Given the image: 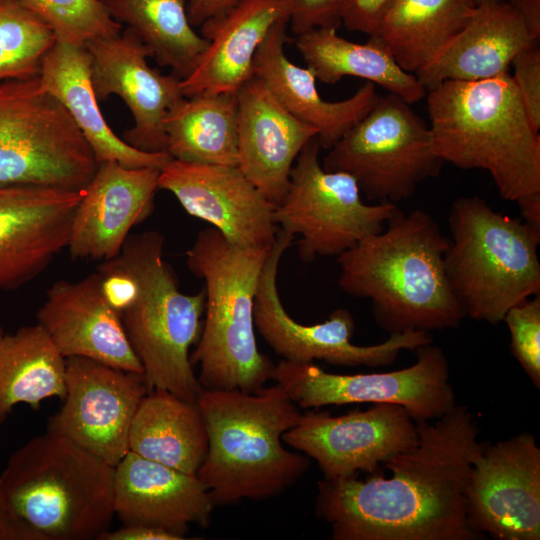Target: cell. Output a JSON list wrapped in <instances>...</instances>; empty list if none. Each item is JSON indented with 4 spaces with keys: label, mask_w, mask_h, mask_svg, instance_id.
Listing matches in <instances>:
<instances>
[{
    "label": "cell",
    "mask_w": 540,
    "mask_h": 540,
    "mask_svg": "<svg viewBox=\"0 0 540 540\" xmlns=\"http://www.w3.org/2000/svg\"><path fill=\"white\" fill-rule=\"evenodd\" d=\"M418 440L373 474L320 480L315 514L334 540H482L469 526L465 490L479 441L473 413L456 405L441 418L416 422Z\"/></svg>",
    "instance_id": "6da1fadb"
},
{
    "label": "cell",
    "mask_w": 540,
    "mask_h": 540,
    "mask_svg": "<svg viewBox=\"0 0 540 540\" xmlns=\"http://www.w3.org/2000/svg\"><path fill=\"white\" fill-rule=\"evenodd\" d=\"M433 149L461 169L487 171L502 199L540 228V137L509 73L444 81L427 91Z\"/></svg>",
    "instance_id": "7a4b0ae2"
},
{
    "label": "cell",
    "mask_w": 540,
    "mask_h": 540,
    "mask_svg": "<svg viewBox=\"0 0 540 540\" xmlns=\"http://www.w3.org/2000/svg\"><path fill=\"white\" fill-rule=\"evenodd\" d=\"M164 237L155 230L129 235L120 253L101 261L97 272L110 304L120 313L149 389L196 402L202 391L190 361L205 308L204 290H179L163 258Z\"/></svg>",
    "instance_id": "3957f363"
},
{
    "label": "cell",
    "mask_w": 540,
    "mask_h": 540,
    "mask_svg": "<svg viewBox=\"0 0 540 540\" xmlns=\"http://www.w3.org/2000/svg\"><path fill=\"white\" fill-rule=\"evenodd\" d=\"M449 238L428 212L398 209L383 230L337 256L338 285L369 299L389 333L457 328L465 315L445 270Z\"/></svg>",
    "instance_id": "277c9868"
},
{
    "label": "cell",
    "mask_w": 540,
    "mask_h": 540,
    "mask_svg": "<svg viewBox=\"0 0 540 540\" xmlns=\"http://www.w3.org/2000/svg\"><path fill=\"white\" fill-rule=\"evenodd\" d=\"M114 467L51 431L16 449L0 474V540H92L109 530Z\"/></svg>",
    "instance_id": "5b68a950"
},
{
    "label": "cell",
    "mask_w": 540,
    "mask_h": 540,
    "mask_svg": "<svg viewBox=\"0 0 540 540\" xmlns=\"http://www.w3.org/2000/svg\"><path fill=\"white\" fill-rule=\"evenodd\" d=\"M196 402L208 434L196 476L215 507L276 497L307 471L309 457L283 445L302 413L277 383L250 393L204 389Z\"/></svg>",
    "instance_id": "8992f818"
},
{
    "label": "cell",
    "mask_w": 540,
    "mask_h": 540,
    "mask_svg": "<svg viewBox=\"0 0 540 540\" xmlns=\"http://www.w3.org/2000/svg\"><path fill=\"white\" fill-rule=\"evenodd\" d=\"M270 248L234 245L211 226L186 252L189 270L205 284V319L190 354L203 389L250 393L271 380L275 365L258 349L253 313Z\"/></svg>",
    "instance_id": "52a82bcc"
},
{
    "label": "cell",
    "mask_w": 540,
    "mask_h": 540,
    "mask_svg": "<svg viewBox=\"0 0 540 540\" xmlns=\"http://www.w3.org/2000/svg\"><path fill=\"white\" fill-rule=\"evenodd\" d=\"M446 275L465 317L498 324L517 303L540 295V228L495 211L478 196L448 214Z\"/></svg>",
    "instance_id": "ba28073f"
},
{
    "label": "cell",
    "mask_w": 540,
    "mask_h": 540,
    "mask_svg": "<svg viewBox=\"0 0 540 540\" xmlns=\"http://www.w3.org/2000/svg\"><path fill=\"white\" fill-rule=\"evenodd\" d=\"M98 163L39 76L0 81V186L83 190Z\"/></svg>",
    "instance_id": "9c48e42d"
},
{
    "label": "cell",
    "mask_w": 540,
    "mask_h": 540,
    "mask_svg": "<svg viewBox=\"0 0 540 540\" xmlns=\"http://www.w3.org/2000/svg\"><path fill=\"white\" fill-rule=\"evenodd\" d=\"M410 105L392 93L379 95L328 149L323 168L351 175L370 201L396 204L410 198L444 163L434 152L430 127Z\"/></svg>",
    "instance_id": "30bf717a"
},
{
    "label": "cell",
    "mask_w": 540,
    "mask_h": 540,
    "mask_svg": "<svg viewBox=\"0 0 540 540\" xmlns=\"http://www.w3.org/2000/svg\"><path fill=\"white\" fill-rule=\"evenodd\" d=\"M321 149L316 137L303 147L291 169L288 188L273 212L279 229L300 236L298 254L305 263L339 256L381 232L399 209L391 202L366 204L351 175L323 168Z\"/></svg>",
    "instance_id": "8fae6325"
},
{
    "label": "cell",
    "mask_w": 540,
    "mask_h": 540,
    "mask_svg": "<svg viewBox=\"0 0 540 540\" xmlns=\"http://www.w3.org/2000/svg\"><path fill=\"white\" fill-rule=\"evenodd\" d=\"M415 351L413 365L379 373L335 374L314 363L281 359L272 370L271 380L300 409L388 403L402 406L415 422L433 421L457 405L449 362L442 348L431 343Z\"/></svg>",
    "instance_id": "7c38bea8"
},
{
    "label": "cell",
    "mask_w": 540,
    "mask_h": 540,
    "mask_svg": "<svg viewBox=\"0 0 540 540\" xmlns=\"http://www.w3.org/2000/svg\"><path fill=\"white\" fill-rule=\"evenodd\" d=\"M294 236L278 229L275 242L263 266L254 300V324L260 335L283 360L313 363L321 360L345 367L387 366L402 350L432 343L429 332L390 333L385 341L359 346L351 341L355 321L351 312L335 309L322 323L305 325L294 320L285 310L277 286L280 260Z\"/></svg>",
    "instance_id": "4fadbf2b"
},
{
    "label": "cell",
    "mask_w": 540,
    "mask_h": 540,
    "mask_svg": "<svg viewBox=\"0 0 540 540\" xmlns=\"http://www.w3.org/2000/svg\"><path fill=\"white\" fill-rule=\"evenodd\" d=\"M66 394L47 430L93 453L109 465L129 452L133 419L149 386L143 373L84 358H65Z\"/></svg>",
    "instance_id": "5bb4252c"
},
{
    "label": "cell",
    "mask_w": 540,
    "mask_h": 540,
    "mask_svg": "<svg viewBox=\"0 0 540 540\" xmlns=\"http://www.w3.org/2000/svg\"><path fill=\"white\" fill-rule=\"evenodd\" d=\"M469 526L484 538L540 539V448L529 432L485 445L465 490Z\"/></svg>",
    "instance_id": "9a60e30c"
},
{
    "label": "cell",
    "mask_w": 540,
    "mask_h": 540,
    "mask_svg": "<svg viewBox=\"0 0 540 540\" xmlns=\"http://www.w3.org/2000/svg\"><path fill=\"white\" fill-rule=\"evenodd\" d=\"M282 440L314 459L324 479L333 480L359 471L374 473L379 464L415 445L418 433L402 406L380 403L340 416L308 409Z\"/></svg>",
    "instance_id": "2e32d148"
},
{
    "label": "cell",
    "mask_w": 540,
    "mask_h": 540,
    "mask_svg": "<svg viewBox=\"0 0 540 540\" xmlns=\"http://www.w3.org/2000/svg\"><path fill=\"white\" fill-rule=\"evenodd\" d=\"M158 187L234 245L270 248L276 240L275 204L238 166L171 159L160 169Z\"/></svg>",
    "instance_id": "e0dca14e"
},
{
    "label": "cell",
    "mask_w": 540,
    "mask_h": 540,
    "mask_svg": "<svg viewBox=\"0 0 540 540\" xmlns=\"http://www.w3.org/2000/svg\"><path fill=\"white\" fill-rule=\"evenodd\" d=\"M90 56L92 86L98 101L119 96L127 105L134 126L123 140L145 152H166L164 119L184 97L175 75L152 68L148 48L128 28L118 36L85 43Z\"/></svg>",
    "instance_id": "ac0fdd59"
},
{
    "label": "cell",
    "mask_w": 540,
    "mask_h": 540,
    "mask_svg": "<svg viewBox=\"0 0 540 540\" xmlns=\"http://www.w3.org/2000/svg\"><path fill=\"white\" fill-rule=\"evenodd\" d=\"M81 191L0 186V290L29 282L67 248Z\"/></svg>",
    "instance_id": "d6986e66"
},
{
    "label": "cell",
    "mask_w": 540,
    "mask_h": 540,
    "mask_svg": "<svg viewBox=\"0 0 540 540\" xmlns=\"http://www.w3.org/2000/svg\"><path fill=\"white\" fill-rule=\"evenodd\" d=\"M36 319L64 358L84 357L143 373L121 315L108 301L97 271L75 282L53 283Z\"/></svg>",
    "instance_id": "ffe728a7"
},
{
    "label": "cell",
    "mask_w": 540,
    "mask_h": 540,
    "mask_svg": "<svg viewBox=\"0 0 540 540\" xmlns=\"http://www.w3.org/2000/svg\"><path fill=\"white\" fill-rule=\"evenodd\" d=\"M160 169L99 163L77 205L67 249L74 259L117 256L130 230L152 213Z\"/></svg>",
    "instance_id": "44dd1931"
},
{
    "label": "cell",
    "mask_w": 540,
    "mask_h": 540,
    "mask_svg": "<svg viewBox=\"0 0 540 540\" xmlns=\"http://www.w3.org/2000/svg\"><path fill=\"white\" fill-rule=\"evenodd\" d=\"M236 95L238 167L276 205L288 188L296 158L317 130L289 113L254 75Z\"/></svg>",
    "instance_id": "7402d4cb"
},
{
    "label": "cell",
    "mask_w": 540,
    "mask_h": 540,
    "mask_svg": "<svg viewBox=\"0 0 540 540\" xmlns=\"http://www.w3.org/2000/svg\"><path fill=\"white\" fill-rule=\"evenodd\" d=\"M114 512L125 525H146L181 536L210 525L215 505L196 475L129 451L114 467Z\"/></svg>",
    "instance_id": "603a6c76"
},
{
    "label": "cell",
    "mask_w": 540,
    "mask_h": 540,
    "mask_svg": "<svg viewBox=\"0 0 540 540\" xmlns=\"http://www.w3.org/2000/svg\"><path fill=\"white\" fill-rule=\"evenodd\" d=\"M288 24V18L282 19L266 35L254 57L253 75L289 113L314 127L321 148L328 150L366 115L379 94L376 86L367 82L347 99H323L314 73L296 65L285 54Z\"/></svg>",
    "instance_id": "cb8c5ba5"
},
{
    "label": "cell",
    "mask_w": 540,
    "mask_h": 540,
    "mask_svg": "<svg viewBox=\"0 0 540 540\" xmlns=\"http://www.w3.org/2000/svg\"><path fill=\"white\" fill-rule=\"evenodd\" d=\"M290 17L287 0H240L200 25L209 44L193 71L180 82L185 97L236 93L253 77L255 54L271 28Z\"/></svg>",
    "instance_id": "d4e9b609"
},
{
    "label": "cell",
    "mask_w": 540,
    "mask_h": 540,
    "mask_svg": "<svg viewBox=\"0 0 540 540\" xmlns=\"http://www.w3.org/2000/svg\"><path fill=\"white\" fill-rule=\"evenodd\" d=\"M539 42L508 1L479 5L470 21L415 75L426 91L444 81H478L509 73L513 58Z\"/></svg>",
    "instance_id": "484cf974"
},
{
    "label": "cell",
    "mask_w": 540,
    "mask_h": 540,
    "mask_svg": "<svg viewBox=\"0 0 540 540\" xmlns=\"http://www.w3.org/2000/svg\"><path fill=\"white\" fill-rule=\"evenodd\" d=\"M39 78L43 89L69 113L98 164L115 161L131 168L161 169L172 159L165 152H145L132 147L109 127L92 86L90 56L85 44L56 41L43 60Z\"/></svg>",
    "instance_id": "4316f807"
},
{
    "label": "cell",
    "mask_w": 540,
    "mask_h": 540,
    "mask_svg": "<svg viewBox=\"0 0 540 540\" xmlns=\"http://www.w3.org/2000/svg\"><path fill=\"white\" fill-rule=\"evenodd\" d=\"M294 45L315 75L326 84H336L351 76L380 86L409 104L426 95L415 74L403 70L387 48L376 38L364 43L349 41L337 28H315L296 35Z\"/></svg>",
    "instance_id": "83f0119b"
},
{
    "label": "cell",
    "mask_w": 540,
    "mask_h": 540,
    "mask_svg": "<svg viewBox=\"0 0 540 540\" xmlns=\"http://www.w3.org/2000/svg\"><path fill=\"white\" fill-rule=\"evenodd\" d=\"M207 450V429L197 402L165 390H149L132 422L129 451L196 475Z\"/></svg>",
    "instance_id": "f1b7e54d"
},
{
    "label": "cell",
    "mask_w": 540,
    "mask_h": 540,
    "mask_svg": "<svg viewBox=\"0 0 540 540\" xmlns=\"http://www.w3.org/2000/svg\"><path fill=\"white\" fill-rule=\"evenodd\" d=\"M164 129L172 159L238 166L236 93L184 96L166 114Z\"/></svg>",
    "instance_id": "f546056e"
},
{
    "label": "cell",
    "mask_w": 540,
    "mask_h": 540,
    "mask_svg": "<svg viewBox=\"0 0 540 540\" xmlns=\"http://www.w3.org/2000/svg\"><path fill=\"white\" fill-rule=\"evenodd\" d=\"M65 394V358L45 330L38 323L13 333L0 326V425L19 404L37 410Z\"/></svg>",
    "instance_id": "4dcf8cb0"
},
{
    "label": "cell",
    "mask_w": 540,
    "mask_h": 540,
    "mask_svg": "<svg viewBox=\"0 0 540 540\" xmlns=\"http://www.w3.org/2000/svg\"><path fill=\"white\" fill-rule=\"evenodd\" d=\"M476 7L474 0H395L371 37L415 74L466 26Z\"/></svg>",
    "instance_id": "1f68e13d"
},
{
    "label": "cell",
    "mask_w": 540,
    "mask_h": 540,
    "mask_svg": "<svg viewBox=\"0 0 540 540\" xmlns=\"http://www.w3.org/2000/svg\"><path fill=\"white\" fill-rule=\"evenodd\" d=\"M116 22L126 25L161 67L179 79L195 68L209 41L191 25L186 0H99Z\"/></svg>",
    "instance_id": "d6a6232c"
},
{
    "label": "cell",
    "mask_w": 540,
    "mask_h": 540,
    "mask_svg": "<svg viewBox=\"0 0 540 540\" xmlns=\"http://www.w3.org/2000/svg\"><path fill=\"white\" fill-rule=\"evenodd\" d=\"M56 41L52 29L19 0H0V81L39 76Z\"/></svg>",
    "instance_id": "836d02e7"
},
{
    "label": "cell",
    "mask_w": 540,
    "mask_h": 540,
    "mask_svg": "<svg viewBox=\"0 0 540 540\" xmlns=\"http://www.w3.org/2000/svg\"><path fill=\"white\" fill-rule=\"evenodd\" d=\"M54 32L57 41L85 44L118 36L123 26L99 0H19Z\"/></svg>",
    "instance_id": "e575fe53"
},
{
    "label": "cell",
    "mask_w": 540,
    "mask_h": 540,
    "mask_svg": "<svg viewBox=\"0 0 540 540\" xmlns=\"http://www.w3.org/2000/svg\"><path fill=\"white\" fill-rule=\"evenodd\" d=\"M503 321L510 333L511 353L535 387H540V295L512 306Z\"/></svg>",
    "instance_id": "d590c367"
},
{
    "label": "cell",
    "mask_w": 540,
    "mask_h": 540,
    "mask_svg": "<svg viewBox=\"0 0 540 540\" xmlns=\"http://www.w3.org/2000/svg\"><path fill=\"white\" fill-rule=\"evenodd\" d=\"M512 80L533 128L540 130V46L535 42L512 60Z\"/></svg>",
    "instance_id": "8d00e7d4"
},
{
    "label": "cell",
    "mask_w": 540,
    "mask_h": 540,
    "mask_svg": "<svg viewBox=\"0 0 540 540\" xmlns=\"http://www.w3.org/2000/svg\"><path fill=\"white\" fill-rule=\"evenodd\" d=\"M343 0H287L290 9L289 25L296 35L322 27L341 25L340 9Z\"/></svg>",
    "instance_id": "74e56055"
},
{
    "label": "cell",
    "mask_w": 540,
    "mask_h": 540,
    "mask_svg": "<svg viewBox=\"0 0 540 540\" xmlns=\"http://www.w3.org/2000/svg\"><path fill=\"white\" fill-rule=\"evenodd\" d=\"M394 1L343 0L340 9L341 24L349 31L361 32L371 37L376 34Z\"/></svg>",
    "instance_id": "f35d334b"
},
{
    "label": "cell",
    "mask_w": 540,
    "mask_h": 540,
    "mask_svg": "<svg viewBox=\"0 0 540 540\" xmlns=\"http://www.w3.org/2000/svg\"><path fill=\"white\" fill-rule=\"evenodd\" d=\"M179 535L168 531L146 526V525H125L117 530L105 531L98 540H182Z\"/></svg>",
    "instance_id": "ab89813d"
},
{
    "label": "cell",
    "mask_w": 540,
    "mask_h": 540,
    "mask_svg": "<svg viewBox=\"0 0 540 540\" xmlns=\"http://www.w3.org/2000/svg\"><path fill=\"white\" fill-rule=\"evenodd\" d=\"M240 0H187L186 9L192 26H200L206 20L224 13Z\"/></svg>",
    "instance_id": "60d3db41"
},
{
    "label": "cell",
    "mask_w": 540,
    "mask_h": 540,
    "mask_svg": "<svg viewBox=\"0 0 540 540\" xmlns=\"http://www.w3.org/2000/svg\"><path fill=\"white\" fill-rule=\"evenodd\" d=\"M519 15L527 32L535 41L540 40V0H507Z\"/></svg>",
    "instance_id": "b9f144b4"
},
{
    "label": "cell",
    "mask_w": 540,
    "mask_h": 540,
    "mask_svg": "<svg viewBox=\"0 0 540 540\" xmlns=\"http://www.w3.org/2000/svg\"><path fill=\"white\" fill-rule=\"evenodd\" d=\"M476 5H484L489 3H495V2H501V1H507V0H474Z\"/></svg>",
    "instance_id": "7bdbcfd3"
}]
</instances>
